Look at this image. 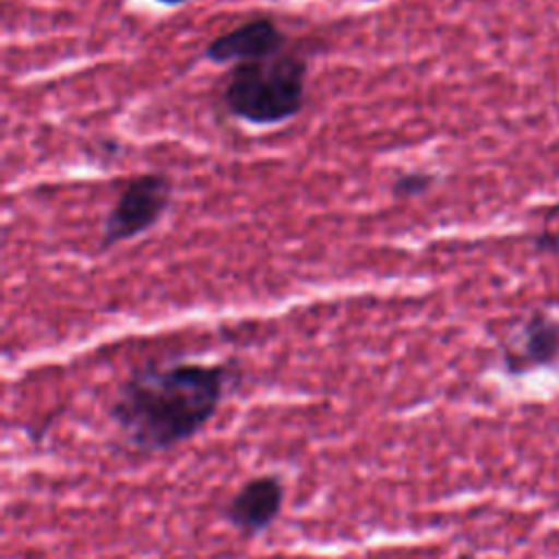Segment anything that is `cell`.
<instances>
[{
  "label": "cell",
  "instance_id": "cell-8",
  "mask_svg": "<svg viewBox=\"0 0 559 559\" xmlns=\"http://www.w3.org/2000/svg\"><path fill=\"white\" fill-rule=\"evenodd\" d=\"M159 4H166V7H179V4H183V2H188V0H157Z\"/></svg>",
  "mask_w": 559,
  "mask_h": 559
},
{
  "label": "cell",
  "instance_id": "cell-5",
  "mask_svg": "<svg viewBox=\"0 0 559 559\" xmlns=\"http://www.w3.org/2000/svg\"><path fill=\"white\" fill-rule=\"evenodd\" d=\"M284 44L286 35L275 24V20L260 15L212 39L203 55L216 66H236L245 61H260L273 57L284 50Z\"/></svg>",
  "mask_w": 559,
  "mask_h": 559
},
{
  "label": "cell",
  "instance_id": "cell-1",
  "mask_svg": "<svg viewBox=\"0 0 559 559\" xmlns=\"http://www.w3.org/2000/svg\"><path fill=\"white\" fill-rule=\"evenodd\" d=\"M229 380L231 367L225 362H146L118 386L109 419L135 452H168L214 419Z\"/></svg>",
  "mask_w": 559,
  "mask_h": 559
},
{
  "label": "cell",
  "instance_id": "cell-2",
  "mask_svg": "<svg viewBox=\"0 0 559 559\" xmlns=\"http://www.w3.org/2000/svg\"><path fill=\"white\" fill-rule=\"evenodd\" d=\"M308 63L295 52H277L260 61L236 63L223 90L231 116L271 127L295 118L306 100Z\"/></svg>",
  "mask_w": 559,
  "mask_h": 559
},
{
  "label": "cell",
  "instance_id": "cell-4",
  "mask_svg": "<svg viewBox=\"0 0 559 559\" xmlns=\"http://www.w3.org/2000/svg\"><path fill=\"white\" fill-rule=\"evenodd\" d=\"M286 498V487L280 476L262 474L253 476L240 485V489L229 498L223 515L231 528L242 537H255L269 531V526L282 513Z\"/></svg>",
  "mask_w": 559,
  "mask_h": 559
},
{
  "label": "cell",
  "instance_id": "cell-7",
  "mask_svg": "<svg viewBox=\"0 0 559 559\" xmlns=\"http://www.w3.org/2000/svg\"><path fill=\"white\" fill-rule=\"evenodd\" d=\"M437 177L426 170H408L395 177L393 181V194L397 199H415L426 194L435 186Z\"/></svg>",
  "mask_w": 559,
  "mask_h": 559
},
{
  "label": "cell",
  "instance_id": "cell-6",
  "mask_svg": "<svg viewBox=\"0 0 559 559\" xmlns=\"http://www.w3.org/2000/svg\"><path fill=\"white\" fill-rule=\"evenodd\" d=\"M559 362V319L546 310H533L522 323L511 347L502 349V367L509 376H524Z\"/></svg>",
  "mask_w": 559,
  "mask_h": 559
},
{
  "label": "cell",
  "instance_id": "cell-3",
  "mask_svg": "<svg viewBox=\"0 0 559 559\" xmlns=\"http://www.w3.org/2000/svg\"><path fill=\"white\" fill-rule=\"evenodd\" d=\"M173 183L166 175L146 173L129 179L103 225L100 249L131 240L155 227L166 214Z\"/></svg>",
  "mask_w": 559,
  "mask_h": 559
},
{
  "label": "cell",
  "instance_id": "cell-9",
  "mask_svg": "<svg viewBox=\"0 0 559 559\" xmlns=\"http://www.w3.org/2000/svg\"><path fill=\"white\" fill-rule=\"evenodd\" d=\"M555 212H557V218H559V205L555 207ZM555 234V238H557V242H559V225H557V231H552Z\"/></svg>",
  "mask_w": 559,
  "mask_h": 559
}]
</instances>
